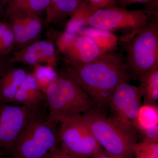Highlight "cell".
Here are the masks:
<instances>
[{"mask_svg":"<svg viewBox=\"0 0 158 158\" xmlns=\"http://www.w3.org/2000/svg\"><path fill=\"white\" fill-rule=\"evenodd\" d=\"M44 94L49 118L57 123L68 116L85 113L95 106L65 69L57 72L56 79Z\"/></svg>","mask_w":158,"mask_h":158,"instance_id":"cell-3","label":"cell"},{"mask_svg":"<svg viewBox=\"0 0 158 158\" xmlns=\"http://www.w3.org/2000/svg\"><path fill=\"white\" fill-rule=\"evenodd\" d=\"M123 42L126 52L124 66L130 79L139 80L158 67L157 18L149 17L143 28Z\"/></svg>","mask_w":158,"mask_h":158,"instance_id":"cell-4","label":"cell"},{"mask_svg":"<svg viewBox=\"0 0 158 158\" xmlns=\"http://www.w3.org/2000/svg\"><path fill=\"white\" fill-rule=\"evenodd\" d=\"M15 37L8 21L0 19V56H11L14 49Z\"/></svg>","mask_w":158,"mask_h":158,"instance_id":"cell-20","label":"cell"},{"mask_svg":"<svg viewBox=\"0 0 158 158\" xmlns=\"http://www.w3.org/2000/svg\"><path fill=\"white\" fill-rule=\"evenodd\" d=\"M90 14L98 9L116 7L115 0H88Z\"/></svg>","mask_w":158,"mask_h":158,"instance_id":"cell-23","label":"cell"},{"mask_svg":"<svg viewBox=\"0 0 158 158\" xmlns=\"http://www.w3.org/2000/svg\"><path fill=\"white\" fill-rule=\"evenodd\" d=\"M65 65L69 74L100 109L108 107L117 87L130 80L123 58L118 54L106 52L87 64L65 62Z\"/></svg>","mask_w":158,"mask_h":158,"instance_id":"cell-1","label":"cell"},{"mask_svg":"<svg viewBox=\"0 0 158 158\" xmlns=\"http://www.w3.org/2000/svg\"><path fill=\"white\" fill-rule=\"evenodd\" d=\"M81 33L92 38L105 52L112 49L117 44V38L111 32L94 28L86 29Z\"/></svg>","mask_w":158,"mask_h":158,"instance_id":"cell-19","label":"cell"},{"mask_svg":"<svg viewBox=\"0 0 158 158\" xmlns=\"http://www.w3.org/2000/svg\"><path fill=\"white\" fill-rule=\"evenodd\" d=\"M12 104L32 109L40 107L46 104L45 94L38 88L36 80L31 73H29L21 84Z\"/></svg>","mask_w":158,"mask_h":158,"instance_id":"cell-13","label":"cell"},{"mask_svg":"<svg viewBox=\"0 0 158 158\" xmlns=\"http://www.w3.org/2000/svg\"><path fill=\"white\" fill-rule=\"evenodd\" d=\"M56 45L66 63L87 64L106 52L92 38L81 33L77 34L66 32L60 35Z\"/></svg>","mask_w":158,"mask_h":158,"instance_id":"cell-10","label":"cell"},{"mask_svg":"<svg viewBox=\"0 0 158 158\" xmlns=\"http://www.w3.org/2000/svg\"><path fill=\"white\" fill-rule=\"evenodd\" d=\"M142 98L139 87L125 81L114 91L108 106L110 109V120L136 138V122Z\"/></svg>","mask_w":158,"mask_h":158,"instance_id":"cell-8","label":"cell"},{"mask_svg":"<svg viewBox=\"0 0 158 158\" xmlns=\"http://www.w3.org/2000/svg\"><path fill=\"white\" fill-rule=\"evenodd\" d=\"M149 16L142 10L129 11L122 8L111 7L98 9L87 15L82 21L94 28L111 32L118 29L129 28L131 32L122 38L125 41L137 34L146 25Z\"/></svg>","mask_w":158,"mask_h":158,"instance_id":"cell-7","label":"cell"},{"mask_svg":"<svg viewBox=\"0 0 158 158\" xmlns=\"http://www.w3.org/2000/svg\"><path fill=\"white\" fill-rule=\"evenodd\" d=\"M11 0H0L2 5V7L3 8V7L6 5H8V4L10 2Z\"/></svg>","mask_w":158,"mask_h":158,"instance_id":"cell-29","label":"cell"},{"mask_svg":"<svg viewBox=\"0 0 158 158\" xmlns=\"http://www.w3.org/2000/svg\"><path fill=\"white\" fill-rule=\"evenodd\" d=\"M2 152L0 151V158H2Z\"/></svg>","mask_w":158,"mask_h":158,"instance_id":"cell-33","label":"cell"},{"mask_svg":"<svg viewBox=\"0 0 158 158\" xmlns=\"http://www.w3.org/2000/svg\"><path fill=\"white\" fill-rule=\"evenodd\" d=\"M15 37L13 51L40 40L43 29V21L39 16L19 11L6 15Z\"/></svg>","mask_w":158,"mask_h":158,"instance_id":"cell-11","label":"cell"},{"mask_svg":"<svg viewBox=\"0 0 158 158\" xmlns=\"http://www.w3.org/2000/svg\"><path fill=\"white\" fill-rule=\"evenodd\" d=\"M14 65L11 62V56H0V77L9 69L14 66Z\"/></svg>","mask_w":158,"mask_h":158,"instance_id":"cell-24","label":"cell"},{"mask_svg":"<svg viewBox=\"0 0 158 158\" xmlns=\"http://www.w3.org/2000/svg\"><path fill=\"white\" fill-rule=\"evenodd\" d=\"M42 158H53V156H51L46 157H44Z\"/></svg>","mask_w":158,"mask_h":158,"instance_id":"cell-32","label":"cell"},{"mask_svg":"<svg viewBox=\"0 0 158 158\" xmlns=\"http://www.w3.org/2000/svg\"><path fill=\"white\" fill-rule=\"evenodd\" d=\"M136 132L142 140L158 141L157 105H141L136 122Z\"/></svg>","mask_w":158,"mask_h":158,"instance_id":"cell-14","label":"cell"},{"mask_svg":"<svg viewBox=\"0 0 158 158\" xmlns=\"http://www.w3.org/2000/svg\"><path fill=\"white\" fill-rule=\"evenodd\" d=\"M88 0H50L46 11L48 24L55 23L70 16Z\"/></svg>","mask_w":158,"mask_h":158,"instance_id":"cell-16","label":"cell"},{"mask_svg":"<svg viewBox=\"0 0 158 158\" xmlns=\"http://www.w3.org/2000/svg\"><path fill=\"white\" fill-rule=\"evenodd\" d=\"M50 1V0H28L11 12L19 11L40 17L42 13L46 12L49 5Z\"/></svg>","mask_w":158,"mask_h":158,"instance_id":"cell-22","label":"cell"},{"mask_svg":"<svg viewBox=\"0 0 158 158\" xmlns=\"http://www.w3.org/2000/svg\"><path fill=\"white\" fill-rule=\"evenodd\" d=\"M29 73L26 69H9L0 77V101L12 103L17 90Z\"/></svg>","mask_w":158,"mask_h":158,"instance_id":"cell-15","label":"cell"},{"mask_svg":"<svg viewBox=\"0 0 158 158\" xmlns=\"http://www.w3.org/2000/svg\"><path fill=\"white\" fill-rule=\"evenodd\" d=\"M58 124L49 118L47 104L35 109L11 149L12 158L53 155L60 149Z\"/></svg>","mask_w":158,"mask_h":158,"instance_id":"cell-2","label":"cell"},{"mask_svg":"<svg viewBox=\"0 0 158 158\" xmlns=\"http://www.w3.org/2000/svg\"><path fill=\"white\" fill-rule=\"evenodd\" d=\"M0 15L2 16H5V10L3 9L2 7V5H1V1H0Z\"/></svg>","mask_w":158,"mask_h":158,"instance_id":"cell-30","label":"cell"},{"mask_svg":"<svg viewBox=\"0 0 158 158\" xmlns=\"http://www.w3.org/2000/svg\"><path fill=\"white\" fill-rule=\"evenodd\" d=\"M122 1L124 5L126 4L128 5L133 4V3L148 2L152 0H122Z\"/></svg>","mask_w":158,"mask_h":158,"instance_id":"cell-28","label":"cell"},{"mask_svg":"<svg viewBox=\"0 0 158 158\" xmlns=\"http://www.w3.org/2000/svg\"><path fill=\"white\" fill-rule=\"evenodd\" d=\"M33 67L31 73L36 80L38 88L44 93L49 86L56 79L57 72L55 68L44 64H39Z\"/></svg>","mask_w":158,"mask_h":158,"instance_id":"cell-18","label":"cell"},{"mask_svg":"<svg viewBox=\"0 0 158 158\" xmlns=\"http://www.w3.org/2000/svg\"><path fill=\"white\" fill-rule=\"evenodd\" d=\"M35 109L0 101L1 152L10 154L18 137Z\"/></svg>","mask_w":158,"mask_h":158,"instance_id":"cell-9","label":"cell"},{"mask_svg":"<svg viewBox=\"0 0 158 158\" xmlns=\"http://www.w3.org/2000/svg\"><path fill=\"white\" fill-rule=\"evenodd\" d=\"M28 1V0H11L10 2L7 5L8 6L7 9L5 10V16L12 11L16 10L19 7Z\"/></svg>","mask_w":158,"mask_h":158,"instance_id":"cell-25","label":"cell"},{"mask_svg":"<svg viewBox=\"0 0 158 158\" xmlns=\"http://www.w3.org/2000/svg\"><path fill=\"white\" fill-rule=\"evenodd\" d=\"M57 60L55 44L48 40H38L13 51L11 55V61L14 64L20 63L32 66L44 64L55 69Z\"/></svg>","mask_w":158,"mask_h":158,"instance_id":"cell-12","label":"cell"},{"mask_svg":"<svg viewBox=\"0 0 158 158\" xmlns=\"http://www.w3.org/2000/svg\"><path fill=\"white\" fill-rule=\"evenodd\" d=\"M60 149L80 158H89L102 149L82 114L68 116L59 123Z\"/></svg>","mask_w":158,"mask_h":158,"instance_id":"cell-6","label":"cell"},{"mask_svg":"<svg viewBox=\"0 0 158 158\" xmlns=\"http://www.w3.org/2000/svg\"><path fill=\"white\" fill-rule=\"evenodd\" d=\"M53 158H80L64 152L60 149L53 155Z\"/></svg>","mask_w":158,"mask_h":158,"instance_id":"cell-26","label":"cell"},{"mask_svg":"<svg viewBox=\"0 0 158 158\" xmlns=\"http://www.w3.org/2000/svg\"><path fill=\"white\" fill-rule=\"evenodd\" d=\"M111 158H125L122 156H110Z\"/></svg>","mask_w":158,"mask_h":158,"instance_id":"cell-31","label":"cell"},{"mask_svg":"<svg viewBox=\"0 0 158 158\" xmlns=\"http://www.w3.org/2000/svg\"><path fill=\"white\" fill-rule=\"evenodd\" d=\"M136 158H158V141L142 140L134 149Z\"/></svg>","mask_w":158,"mask_h":158,"instance_id":"cell-21","label":"cell"},{"mask_svg":"<svg viewBox=\"0 0 158 158\" xmlns=\"http://www.w3.org/2000/svg\"><path fill=\"white\" fill-rule=\"evenodd\" d=\"M98 144L108 154L133 158L136 137L122 129L100 112L91 109L82 114Z\"/></svg>","mask_w":158,"mask_h":158,"instance_id":"cell-5","label":"cell"},{"mask_svg":"<svg viewBox=\"0 0 158 158\" xmlns=\"http://www.w3.org/2000/svg\"><path fill=\"white\" fill-rule=\"evenodd\" d=\"M143 104L156 105L158 99V67L139 79Z\"/></svg>","mask_w":158,"mask_h":158,"instance_id":"cell-17","label":"cell"},{"mask_svg":"<svg viewBox=\"0 0 158 158\" xmlns=\"http://www.w3.org/2000/svg\"><path fill=\"white\" fill-rule=\"evenodd\" d=\"M92 158H111V157L110 155L108 154L102 148L98 152L95 154Z\"/></svg>","mask_w":158,"mask_h":158,"instance_id":"cell-27","label":"cell"}]
</instances>
